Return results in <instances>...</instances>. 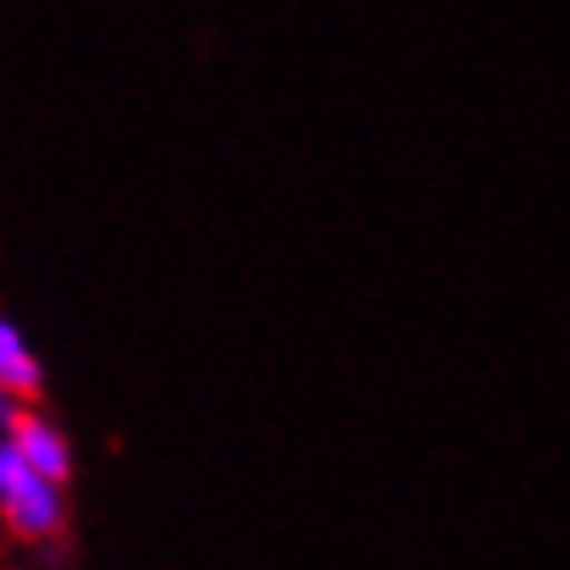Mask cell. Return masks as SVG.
<instances>
[{
	"instance_id": "obj_1",
	"label": "cell",
	"mask_w": 570,
	"mask_h": 570,
	"mask_svg": "<svg viewBox=\"0 0 570 570\" xmlns=\"http://www.w3.org/2000/svg\"><path fill=\"white\" fill-rule=\"evenodd\" d=\"M0 515H6V527H11L17 538H28V543H45V538H56V532L67 527V488L50 482V476H39V471L11 449L6 432H0Z\"/></svg>"
},
{
	"instance_id": "obj_3",
	"label": "cell",
	"mask_w": 570,
	"mask_h": 570,
	"mask_svg": "<svg viewBox=\"0 0 570 570\" xmlns=\"http://www.w3.org/2000/svg\"><path fill=\"white\" fill-rule=\"evenodd\" d=\"M0 382L17 399H39L45 393V366H39V355L28 350V338H22V327L11 316H0Z\"/></svg>"
},
{
	"instance_id": "obj_4",
	"label": "cell",
	"mask_w": 570,
	"mask_h": 570,
	"mask_svg": "<svg viewBox=\"0 0 570 570\" xmlns=\"http://www.w3.org/2000/svg\"><path fill=\"white\" fill-rule=\"evenodd\" d=\"M17 410H22V399H17V393H11V387L0 382V432L11 426V415H17Z\"/></svg>"
},
{
	"instance_id": "obj_2",
	"label": "cell",
	"mask_w": 570,
	"mask_h": 570,
	"mask_svg": "<svg viewBox=\"0 0 570 570\" xmlns=\"http://www.w3.org/2000/svg\"><path fill=\"white\" fill-rule=\"evenodd\" d=\"M6 438H11V449H17L39 476H50V482H61V488H67V476H72V443H67V432H61L50 415L17 410V415H11V426H6Z\"/></svg>"
}]
</instances>
